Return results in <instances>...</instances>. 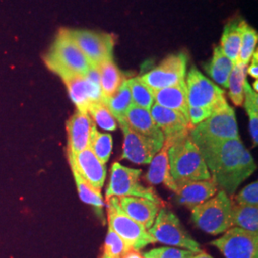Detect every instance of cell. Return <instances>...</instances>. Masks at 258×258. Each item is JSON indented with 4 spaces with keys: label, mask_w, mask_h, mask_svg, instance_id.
Returning <instances> with one entry per match:
<instances>
[{
    "label": "cell",
    "mask_w": 258,
    "mask_h": 258,
    "mask_svg": "<svg viewBox=\"0 0 258 258\" xmlns=\"http://www.w3.org/2000/svg\"><path fill=\"white\" fill-rule=\"evenodd\" d=\"M218 190L215 180L211 177L208 180L187 182L178 186L175 191L177 201L192 210L198 205L208 201Z\"/></svg>",
    "instance_id": "obj_18"
},
{
    "label": "cell",
    "mask_w": 258,
    "mask_h": 258,
    "mask_svg": "<svg viewBox=\"0 0 258 258\" xmlns=\"http://www.w3.org/2000/svg\"><path fill=\"white\" fill-rule=\"evenodd\" d=\"M232 201L224 190L192 209V220L201 230L218 235L231 229Z\"/></svg>",
    "instance_id": "obj_4"
},
{
    "label": "cell",
    "mask_w": 258,
    "mask_h": 258,
    "mask_svg": "<svg viewBox=\"0 0 258 258\" xmlns=\"http://www.w3.org/2000/svg\"><path fill=\"white\" fill-rule=\"evenodd\" d=\"M244 102L245 108L249 115V133L252 139L253 146L258 143V96L249 85L248 80L244 83Z\"/></svg>",
    "instance_id": "obj_28"
},
{
    "label": "cell",
    "mask_w": 258,
    "mask_h": 258,
    "mask_svg": "<svg viewBox=\"0 0 258 258\" xmlns=\"http://www.w3.org/2000/svg\"><path fill=\"white\" fill-rule=\"evenodd\" d=\"M195 145L209 142L239 139L234 110L228 102L212 112V115L189 131Z\"/></svg>",
    "instance_id": "obj_5"
},
{
    "label": "cell",
    "mask_w": 258,
    "mask_h": 258,
    "mask_svg": "<svg viewBox=\"0 0 258 258\" xmlns=\"http://www.w3.org/2000/svg\"><path fill=\"white\" fill-rule=\"evenodd\" d=\"M112 136L107 133L98 131L96 124L93 126L89 141V148L96 157L104 165L108 162L112 152Z\"/></svg>",
    "instance_id": "obj_31"
},
{
    "label": "cell",
    "mask_w": 258,
    "mask_h": 258,
    "mask_svg": "<svg viewBox=\"0 0 258 258\" xmlns=\"http://www.w3.org/2000/svg\"><path fill=\"white\" fill-rule=\"evenodd\" d=\"M100 75V84L104 99L110 98L119 89L121 83L125 80L118 66L115 64L113 57L104 60L97 67Z\"/></svg>",
    "instance_id": "obj_24"
},
{
    "label": "cell",
    "mask_w": 258,
    "mask_h": 258,
    "mask_svg": "<svg viewBox=\"0 0 258 258\" xmlns=\"http://www.w3.org/2000/svg\"><path fill=\"white\" fill-rule=\"evenodd\" d=\"M129 90L132 97V102L134 105L141 108L150 110L154 104V93L144 83L140 77L131 78L127 80Z\"/></svg>",
    "instance_id": "obj_29"
},
{
    "label": "cell",
    "mask_w": 258,
    "mask_h": 258,
    "mask_svg": "<svg viewBox=\"0 0 258 258\" xmlns=\"http://www.w3.org/2000/svg\"><path fill=\"white\" fill-rule=\"evenodd\" d=\"M130 249L126 243L109 228L104 240L101 258H122Z\"/></svg>",
    "instance_id": "obj_35"
},
{
    "label": "cell",
    "mask_w": 258,
    "mask_h": 258,
    "mask_svg": "<svg viewBox=\"0 0 258 258\" xmlns=\"http://www.w3.org/2000/svg\"><path fill=\"white\" fill-rule=\"evenodd\" d=\"M108 225L134 250L144 249L149 244L156 243L148 230L138 222L134 221L120 210L119 198L112 197L107 202Z\"/></svg>",
    "instance_id": "obj_8"
},
{
    "label": "cell",
    "mask_w": 258,
    "mask_h": 258,
    "mask_svg": "<svg viewBox=\"0 0 258 258\" xmlns=\"http://www.w3.org/2000/svg\"><path fill=\"white\" fill-rule=\"evenodd\" d=\"M244 20H232L229 22L225 28L221 37L222 52L227 55L235 64L238 61L243 28L245 25Z\"/></svg>",
    "instance_id": "obj_23"
},
{
    "label": "cell",
    "mask_w": 258,
    "mask_h": 258,
    "mask_svg": "<svg viewBox=\"0 0 258 258\" xmlns=\"http://www.w3.org/2000/svg\"><path fill=\"white\" fill-rule=\"evenodd\" d=\"M248 65L236 62L231 71L228 88H230V98L236 106H241L244 102V83L247 75Z\"/></svg>",
    "instance_id": "obj_30"
},
{
    "label": "cell",
    "mask_w": 258,
    "mask_h": 258,
    "mask_svg": "<svg viewBox=\"0 0 258 258\" xmlns=\"http://www.w3.org/2000/svg\"><path fill=\"white\" fill-rule=\"evenodd\" d=\"M234 63L222 52L220 46L214 47L212 60L206 66V71L215 83L228 88L229 79Z\"/></svg>",
    "instance_id": "obj_25"
},
{
    "label": "cell",
    "mask_w": 258,
    "mask_h": 258,
    "mask_svg": "<svg viewBox=\"0 0 258 258\" xmlns=\"http://www.w3.org/2000/svg\"><path fill=\"white\" fill-rule=\"evenodd\" d=\"M150 114L157 126L161 129L165 140L176 141L184 135H188L189 131L194 128L181 113L160 106L156 103L150 108Z\"/></svg>",
    "instance_id": "obj_16"
},
{
    "label": "cell",
    "mask_w": 258,
    "mask_h": 258,
    "mask_svg": "<svg viewBox=\"0 0 258 258\" xmlns=\"http://www.w3.org/2000/svg\"><path fill=\"white\" fill-rule=\"evenodd\" d=\"M185 87L188 107L211 108L214 111L227 102L224 90L196 67H192L186 76Z\"/></svg>",
    "instance_id": "obj_9"
},
{
    "label": "cell",
    "mask_w": 258,
    "mask_h": 258,
    "mask_svg": "<svg viewBox=\"0 0 258 258\" xmlns=\"http://www.w3.org/2000/svg\"><path fill=\"white\" fill-rule=\"evenodd\" d=\"M216 184L229 196L251 175L256 166L239 139L209 141L196 145Z\"/></svg>",
    "instance_id": "obj_1"
},
{
    "label": "cell",
    "mask_w": 258,
    "mask_h": 258,
    "mask_svg": "<svg viewBox=\"0 0 258 258\" xmlns=\"http://www.w3.org/2000/svg\"><path fill=\"white\" fill-rule=\"evenodd\" d=\"M189 258H213L210 255V254H208L207 252H205L203 250H201L200 252H197V253H194L192 256H190Z\"/></svg>",
    "instance_id": "obj_41"
},
{
    "label": "cell",
    "mask_w": 258,
    "mask_h": 258,
    "mask_svg": "<svg viewBox=\"0 0 258 258\" xmlns=\"http://www.w3.org/2000/svg\"><path fill=\"white\" fill-rule=\"evenodd\" d=\"M148 233L155 242L181 247L194 253L200 252V245L185 231L178 217L171 211L161 208Z\"/></svg>",
    "instance_id": "obj_7"
},
{
    "label": "cell",
    "mask_w": 258,
    "mask_h": 258,
    "mask_svg": "<svg viewBox=\"0 0 258 258\" xmlns=\"http://www.w3.org/2000/svg\"><path fill=\"white\" fill-rule=\"evenodd\" d=\"M71 169L94 188L101 191L106 178V167L90 148H86L76 155H68Z\"/></svg>",
    "instance_id": "obj_15"
},
{
    "label": "cell",
    "mask_w": 258,
    "mask_h": 258,
    "mask_svg": "<svg viewBox=\"0 0 258 258\" xmlns=\"http://www.w3.org/2000/svg\"><path fill=\"white\" fill-rule=\"evenodd\" d=\"M172 143L173 141L171 140H165V143L160 151L151 160L145 179L150 184H165L169 189L175 192L177 184L170 174L168 165V149Z\"/></svg>",
    "instance_id": "obj_21"
},
{
    "label": "cell",
    "mask_w": 258,
    "mask_h": 258,
    "mask_svg": "<svg viewBox=\"0 0 258 258\" xmlns=\"http://www.w3.org/2000/svg\"><path fill=\"white\" fill-rule=\"evenodd\" d=\"M211 245L216 247L226 258H258V232L231 228Z\"/></svg>",
    "instance_id": "obj_11"
},
{
    "label": "cell",
    "mask_w": 258,
    "mask_h": 258,
    "mask_svg": "<svg viewBox=\"0 0 258 258\" xmlns=\"http://www.w3.org/2000/svg\"><path fill=\"white\" fill-rule=\"evenodd\" d=\"M122 258H144L138 252V250H134V249H130L128 250Z\"/></svg>",
    "instance_id": "obj_40"
},
{
    "label": "cell",
    "mask_w": 258,
    "mask_h": 258,
    "mask_svg": "<svg viewBox=\"0 0 258 258\" xmlns=\"http://www.w3.org/2000/svg\"><path fill=\"white\" fill-rule=\"evenodd\" d=\"M168 165L177 188L184 183L204 181L212 177L199 148L189 134L172 143L168 149Z\"/></svg>",
    "instance_id": "obj_2"
},
{
    "label": "cell",
    "mask_w": 258,
    "mask_h": 258,
    "mask_svg": "<svg viewBox=\"0 0 258 258\" xmlns=\"http://www.w3.org/2000/svg\"><path fill=\"white\" fill-rule=\"evenodd\" d=\"M74 175L76 184L78 187V191L81 200L83 203L88 204L93 206L99 214H102V209L104 207V201L102 198L101 191L94 188L92 185L84 181L81 176L79 175L76 171L72 170Z\"/></svg>",
    "instance_id": "obj_32"
},
{
    "label": "cell",
    "mask_w": 258,
    "mask_h": 258,
    "mask_svg": "<svg viewBox=\"0 0 258 258\" xmlns=\"http://www.w3.org/2000/svg\"><path fill=\"white\" fill-rule=\"evenodd\" d=\"M69 33L92 67L97 68L104 60L113 57L115 41L110 34L89 30H69Z\"/></svg>",
    "instance_id": "obj_12"
},
{
    "label": "cell",
    "mask_w": 258,
    "mask_h": 258,
    "mask_svg": "<svg viewBox=\"0 0 258 258\" xmlns=\"http://www.w3.org/2000/svg\"><path fill=\"white\" fill-rule=\"evenodd\" d=\"M95 123L88 113L77 110L66 122L68 155H76L89 148L91 131Z\"/></svg>",
    "instance_id": "obj_17"
},
{
    "label": "cell",
    "mask_w": 258,
    "mask_h": 258,
    "mask_svg": "<svg viewBox=\"0 0 258 258\" xmlns=\"http://www.w3.org/2000/svg\"><path fill=\"white\" fill-rule=\"evenodd\" d=\"M194 252L190 250L175 249V248H157L150 249L143 254L144 258H189Z\"/></svg>",
    "instance_id": "obj_36"
},
{
    "label": "cell",
    "mask_w": 258,
    "mask_h": 258,
    "mask_svg": "<svg viewBox=\"0 0 258 258\" xmlns=\"http://www.w3.org/2000/svg\"><path fill=\"white\" fill-rule=\"evenodd\" d=\"M231 225L246 231L258 232V208L232 203Z\"/></svg>",
    "instance_id": "obj_27"
},
{
    "label": "cell",
    "mask_w": 258,
    "mask_h": 258,
    "mask_svg": "<svg viewBox=\"0 0 258 258\" xmlns=\"http://www.w3.org/2000/svg\"><path fill=\"white\" fill-rule=\"evenodd\" d=\"M47 67L62 80L85 76L92 68L87 57L76 44L69 30L62 29L44 57Z\"/></svg>",
    "instance_id": "obj_3"
},
{
    "label": "cell",
    "mask_w": 258,
    "mask_h": 258,
    "mask_svg": "<svg viewBox=\"0 0 258 258\" xmlns=\"http://www.w3.org/2000/svg\"><path fill=\"white\" fill-rule=\"evenodd\" d=\"M88 114L94 122L103 130L114 131L118 127L117 120L103 102L93 104L88 109Z\"/></svg>",
    "instance_id": "obj_34"
},
{
    "label": "cell",
    "mask_w": 258,
    "mask_h": 258,
    "mask_svg": "<svg viewBox=\"0 0 258 258\" xmlns=\"http://www.w3.org/2000/svg\"><path fill=\"white\" fill-rule=\"evenodd\" d=\"M153 93L154 102L156 104L167 109L179 112L188 120V104L185 81L174 86L155 90Z\"/></svg>",
    "instance_id": "obj_22"
},
{
    "label": "cell",
    "mask_w": 258,
    "mask_h": 258,
    "mask_svg": "<svg viewBox=\"0 0 258 258\" xmlns=\"http://www.w3.org/2000/svg\"><path fill=\"white\" fill-rule=\"evenodd\" d=\"M120 210L134 221L150 229L162 205L140 197H118Z\"/></svg>",
    "instance_id": "obj_19"
},
{
    "label": "cell",
    "mask_w": 258,
    "mask_h": 258,
    "mask_svg": "<svg viewBox=\"0 0 258 258\" xmlns=\"http://www.w3.org/2000/svg\"><path fill=\"white\" fill-rule=\"evenodd\" d=\"M118 122L123 133V148L120 159H126L137 165L150 164L160 148L150 140L130 128L125 120Z\"/></svg>",
    "instance_id": "obj_14"
},
{
    "label": "cell",
    "mask_w": 258,
    "mask_h": 258,
    "mask_svg": "<svg viewBox=\"0 0 258 258\" xmlns=\"http://www.w3.org/2000/svg\"><path fill=\"white\" fill-rule=\"evenodd\" d=\"M257 41V31L250 27L247 22H245V25L243 28L241 48H240L239 56H238L237 62H240L242 64H249L252 55L256 51Z\"/></svg>",
    "instance_id": "obj_33"
},
{
    "label": "cell",
    "mask_w": 258,
    "mask_h": 258,
    "mask_svg": "<svg viewBox=\"0 0 258 258\" xmlns=\"http://www.w3.org/2000/svg\"><path fill=\"white\" fill-rule=\"evenodd\" d=\"M185 72L186 56L180 53L166 56L160 64L140 79L155 91L183 83L185 81Z\"/></svg>",
    "instance_id": "obj_13"
},
{
    "label": "cell",
    "mask_w": 258,
    "mask_h": 258,
    "mask_svg": "<svg viewBox=\"0 0 258 258\" xmlns=\"http://www.w3.org/2000/svg\"><path fill=\"white\" fill-rule=\"evenodd\" d=\"M124 120L130 128L150 140L160 149L162 148L165 143V137L161 129L157 126L155 121L152 119L149 110L132 104Z\"/></svg>",
    "instance_id": "obj_20"
},
{
    "label": "cell",
    "mask_w": 258,
    "mask_h": 258,
    "mask_svg": "<svg viewBox=\"0 0 258 258\" xmlns=\"http://www.w3.org/2000/svg\"><path fill=\"white\" fill-rule=\"evenodd\" d=\"M235 202L239 205H247L257 207L258 205V183L254 182L245 186L239 194L235 196Z\"/></svg>",
    "instance_id": "obj_37"
},
{
    "label": "cell",
    "mask_w": 258,
    "mask_h": 258,
    "mask_svg": "<svg viewBox=\"0 0 258 258\" xmlns=\"http://www.w3.org/2000/svg\"><path fill=\"white\" fill-rule=\"evenodd\" d=\"M213 110L211 108L203 107H188V120L192 126L201 123L207 120L212 114Z\"/></svg>",
    "instance_id": "obj_38"
},
{
    "label": "cell",
    "mask_w": 258,
    "mask_h": 258,
    "mask_svg": "<svg viewBox=\"0 0 258 258\" xmlns=\"http://www.w3.org/2000/svg\"><path fill=\"white\" fill-rule=\"evenodd\" d=\"M62 81L67 87L71 101L81 112L88 113V109L93 104L104 101L100 84V75L96 67H92L85 76H74Z\"/></svg>",
    "instance_id": "obj_10"
},
{
    "label": "cell",
    "mask_w": 258,
    "mask_h": 258,
    "mask_svg": "<svg viewBox=\"0 0 258 258\" xmlns=\"http://www.w3.org/2000/svg\"><path fill=\"white\" fill-rule=\"evenodd\" d=\"M247 72L249 73V76H251L252 78L256 79L258 78V53L257 51L254 52V54L252 55L251 59H250V65L247 69Z\"/></svg>",
    "instance_id": "obj_39"
},
{
    "label": "cell",
    "mask_w": 258,
    "mask_h": 258,
    "mask_svg": "<svg viewBox=\"0 0 258 258\" xmlns=\"http://www.w3.org/2000/svg\"><path fill=\"white\" fill-rule=\"evenodd\" d=\"M142 170L120 165L116 162L111 166L109 184L105 191L106 203L112 197H140L163 204L160 197L151 187H146L139 183Z\"/></svg>",
    "instance_id": "obj_6"
},
{
    "label": "cell",
    "mask_w": 258,
    "mask_h": 258,
    "mask_svg": "<svg viewBox=\"0 0 258 258\" xmlns=\"http://www.w3.org/2000/svg\"><path fill=\"white\" fill-rule=\"evenodd\" d=\"M258 82H257V80H256V81H255V83H253V91H254V92H256L257 93V91H258Z\"/></svg>",
    "instance_id": "obj_42"
},
{
    "label": "cell",
    "mask_w": 258,
    "mask_h": 258,
    "mask_svg": "<svg viewBox=\"0 0 258 258\" xmlns=\"http://www.w3.org/2000/svg\"><path fill=\"white\" fill-rule=\"evenodd\" d=\"M103 102L106 104L117 121L124 120L127 112L133 104L127 80L125 79L120 84L117 92L110 98L104 99Z\"/></svg>",
    "instance_id": "obj_26"
}]
</instances>
